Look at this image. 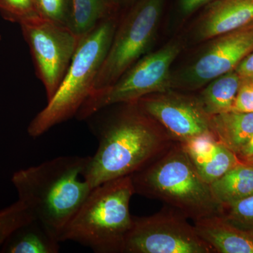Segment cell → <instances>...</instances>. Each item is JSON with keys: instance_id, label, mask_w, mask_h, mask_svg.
<instances>
[{"instance_id": "obj_1", "label": "cell", "mask_w": 253, "mask_h": 253, "mask_svg": "<svg viewBox=\"0 0 253 253\" xmlns=\"http://www.w3.org/2000/svg\"><path fill=\"white\" fill-rule=\"evenodd\" d=\"M123 105L94 130L99 145L84 172L92 189L138 172L175 142L136 103Z\"/></svg>"}, {"instance_id": "obj_2", "label": "cell", "mask_w": 253, "mask_h": 253, "mask_svg": "<svg viewBox=\"0 0 253 253\" xmlns=\"http://www.w3.org/2000/svg\"><path fill=\"white\" fill-rule=\"evenodd\" d=\"M89 158L59 156L18 170L11 178L18 199L59 241L92 189L84 177Z\"/></svg>"}, {"instance_id": "obj_3", "label": "cell", "mask_w": 253, "mask_h": 253, "mask_svg": "<svg viewBox=\"0 0 253 253\" xmlns=\"http://www.w3.org/2000/svg\"><path fill=\"white\" fill-rule=\"evenodd\" d=\"M131 177L135 194L162 201L188 219L220 214L221 206L211 184L200 175L180 143H173Z\"/></svg>"}, {"instance_id": "obj_4", "label": "cell", "mask_w": 253, "mask_h": 253, "mask_svg": "<svg viewBox=\"0 0 253 253\" xmlns=\"http://www.w3.org/2000/svg\"><path fill=\"white\" fill-rule=\"evenodd\" d=\"M135 194L130 176L93 188L61 236L96 253H123L133 224L129 211Z\"/></svg>"}, {"instance_id": "obj_5", "label": "cell", "mask_w": 253, "mask_h": 253, "mask_svg": "<svg viewBox=\"0 0 253 253\" xmlns=\"http://www.w3.org/2000/svg\"><path fill=\"white\" fill-rule=\"evenodd\" d=\"M118 21L117 14L112 15L81 38L57 90L30 123L28 133L31 137L42 135L53 126L77 115L92 93Z\"/></svg>"}, {"instance_id": "obj_6", "label": "cell", "mask_w": 253, "mask_h": 253, "mask_svg": "<svg viewBox=\"0 0 253 253\" xmlns=\"http://www.w3.org/2000/svg\"><path fill=\"white\" fill-rule=\"evenodd\" d=\"M184 43L181 38H175L145 54L111 86L91 94L78 111V119H87L113 105L136 103L148 95L171 89L173 63Z\"/></svg>"}, {"instance_id": "obj_7", "label": "cell", "mask_w": 253, "mask_h": 253, "mask_svg": "<svg viewBox=\"0 0 253 253\" xmlns=\"http://www.w3.org/2000/svg\"><path fill=\"white\" fill-rule=\"evenodd\" d=\"M165 2L166 0H136L119 19L91 94L111 86L146 54L157 33Z\"/></svg>"}, {"instance_id": "obj_8", "label": "cell", "mask_w": 253, "mask_h": 253, "mask_svg": "<svg viewBox=\"0 0 253 253\" xmlns=\"http://www.w3.org/2000/svg\"><path fill=\"white\" fill-rule=\"evenodd\" d=\"M187 220L168 206L149 217H133L123 253H215Z\"/></svg>"}, {"instance_id": "obj_9", "label": "cell", "mask_w": 253, "mask_h": 253, "mask_svg": "<svg viewBox=\"0 0 253 253\" xmlns=\"http://www.w3.org/2000/svg\"><path fill=\"white\" fill-rule=\"evenodd\" d=\"M199 54L171 75V89L195 91L234 71L253 51V23L206 41Z\"/></svg>"}, {"instance_id": "obj_10", "label": "cell", "mask_w": 253, "mask_h": 253, "mask_svg": "<svg viewBox=\"0 0 253 253\" xmlns=\"http://www.w3.org/2000/svg\"><path fill=\"white\" fill-rule=\"evenodd\" d=\"M19 24L49 101L59 88L81 39L67 26L39 16Z\"/></svg>"}, {"instance_id": "obj_11", "label": "cell", "mask_w": 253, "mask_h": 253, "mask_svg": "<svg viewBox=\"0 0 253 253\" xmlns=\"http://www.w3.org/2000/svg\"><path fill=\"white\" fill-rule=\"evenodd\" d=\"M136 104L175 142L182 144L202 135L216 136L212 116L205 111L197 96L169 89L144 96Z\"/></svg>"}, {"instance_id": "obj_12", "label": "cell", "mask_w": 253, "mask_h": 253, "mask_svg": "<svg viewBox=\"0 0 253 253\" xmlns=\"http://www.w3.org/2000/svg\"><path fill=\"white\" fill-rule=\"evenodd\" d=\"M253 23V0H214L195 21L189 38L196 44L205 42Z\"/></svg>"}, {"instance_id": "obj_13", "label": "cell", "mask_w": 253, "mask_h": 253, "mask_svg": "<svg viewBox=\"0 0 253 253\" xmlns=\"http://www.w3.org/2000/svg\"><path fill=\"white\" fill-rule=\"evenodd\" d=\"M181 144L200 175L210 184L241 162L235 153L213 135L198 136Z\"/></svg>"}, {"instance_id": "obj_14", "label": "cell", "mask_w": 253, "mask_h": 253, "mask_svg": "<svg viewBox=\"0 0 253 253\" xmlns=\"http://www.w3.org/2000/svg\"><path fill=\"white\" fill-rule=\"evenodd\" d=\"M194 226L215 253H253V229L236 225L221 214L195 221Z\"/></svg>"}, {"instance_id": "obj_15", "label": "cell", "mask_w": 253, "mask_h": 253, "mask_svg": "<svg viewBox=\"0 0 253 253\" xmlns=\"http://www.w3.org/2000/svg\"><path fill=\"white\" fill-rule=\"evenodd\" d=\"M60 241L39 221L35 220L15 231L1 249L7 253H57Z\"/></svg>"}, {"instance_id": "obj_16", "label": "cell", "mask_w": 253, "mask_h": 253, "mask_svg": "<svg viewBox=\"0 0 253 253\" xmlns=\"http://www.w3.org/2000/svg\"><path fill=\"white\" fill-rule=\"evenodd\" d=\"M212 122L217 139L236 155L253 136V113L228 111L212 116Z\"/></svg>"}, {"instance_id": "obj_17", "label": "cell", "mask_w": 253, "mask_h": 253, "mask_svg": "<svg viewBox=\"0 0 253 253\" xmlns=\"http://www.w3.org/2000/svg\"><path fill=\"white\" fill-rule=\"evenodd\" d=\"M241 83L242 78L234 70L210 82L197 97L211 116L231 111Z\"/></svg>"}, {"instance_id": "obj_18", "label": "cell", "mask_w": 253, "mask_h": 253, "mask_svg": "<svg viewBox=\"0 0 253 253\" xmlns=\"http://www.w3.org/2000/svg\"><path fill=\"white\" fill-rule=\"evenodd\" d=\"M211 186L221 206L251 196L253 195V166L241 161Z\"/></svg>"}, {"instance_id": "obj_19", "label": "cell", "mask_w": 253, "mask_h": 253, "mask_svg": "<svg viewBox=\"0 0 253 253\" xmlns=\"http://www.w3.org/2000/svg\"><path fill=\"white\" fill-rule=\"evenodd\" d=\"M116 14L107 0H69L67 26L81 39L105 18Z\"/></svg>"}, {"instance_id": "obj_20", "label": "cell", "mask_w": 253, "mask_h": 253, "mask_svg": "<svg viewBox=\"0 0 253 253\" xmlns=\"http://www.w3.org/2000/svg\"><path fill=\"white\" fill-rule=\"evenodd\" d=\"M35 219L29 208L19 199L0 211V250L15 231Z\"/></svg>"}, {"instance_id": "obj_21", "label": "cell", "mask_w": 253, "mask_h": 253, "mask_svg": "<svg viewBox=\"0 0 253 253\" xmlns=\"http://www.w3.org/2000/svg\"><path fill=\"white\" fill-rule=\"evenodd\" d=\"M220 214L236 225L253 229V195L223 205Z\"/></svg>"}, {"instance_id": "obj_22", "label": "cell", "mask_w": 253, "mask_h": 253, "mask_svg": "<svg viewBox=\"0 0 253 253\" xmlns=\"http://www.w3.org/2000/svg\"><path fill=\"white\" fill-rule=\"evenodd\" d=\"M33 2L40 17L67 26L69 0H33Z\"/></svg>"}, {"instance_id": "obj_23", "label": "cell", "mask_w": 253, "mask_h": 253, "mask_svg": "<svg viewBox=\"0 0 253 253\" xmlns=\"http://www.w3.org/2000/svg\"><path fill=\"white\" fill-rule=\"evenodd\" d=\"M0 11L5 18L18 23L38 16L33 0H0Z\"/></svg>"}, {"instance_id": "obj_24", "label": "cell", "mask_w": 253, "mask_h": 253, "mask_svg": "<svg viewBox=\"0 0 253 253\" xmlns=\"http://www.w3.org/2000/svg\"><path fill=\"white\" fill-rule=\"evenodd\" d=\"M231 111L253 113V84L249 78L242 79Z\"/></svg>"}, {"instance_id": "obj_25", "label": "cell", "mask_w": 253, "mask_h": 253, "mask_svg": "<svg viewBox=\"0 0 253 253\" xmlns=\"http://www.w3.org/2000/svg\"><path fill=\"white\" fill-rule=\"evenodd\" d=\"M213 1L214 0H179L178 11L180 16L186 18Z\"/></svg>"}, {"instance_id": "obj_26", "label": "cell", "mask_w": 253, "mask_h": 253, "mask_svg": "<svg viewBox=\"0 0 253 253\" xmlns=\"http://www.w3.org/2000/svg\"><path fill=\"white\" fill-rule=\"evenodd\" d=\"M235 71L242 79L253 77V51L241 61Z\"/></svg>"}, {"instance_id": "obj_27", "label": "cell", "mask_w": 253, "mask_h": 253, "mask_svg": "<svg viewBox=\"0 0 253 253\" xmlns=\"http://www.w3.org/2000/svg\"><path fill=\"white\" fill-rule=\"evenodd\" d=\"M239 158L250 157L253 156V136L250 139L237 155Z\"/></svg>"}, {"instance_id": "obj_28", "label": "cell", "mask_w": 253, "mask_h": 253, "mask_svg": "<svg viewBox=\"0 0 253 253\" xmlns=\"http://www.w3.org/2000/svg\"><path fill=\"white\" fill-rule=\"evenodd\" d=\"M107 1L109 4L112 6L113 9L118 11V7L121 5L130 2V1H135L136 0H107Z\"/></svg>"}, {"instance_id": "obj_29", "label": "cell", "mask_w": 253, "mask_h": 253, "mask_svg": "<svg viewBox=\"0 0 253 253\" xmlns=\"http://www.w3.org/2000/svg\"><path fill=\"white\" fill-rule=\"evenodd\" d=\"M240 159H241V161H242L243 162L247 163V164L251 165V166H253V156H250V157L240 158Z\"/></svg>"}, {"instance_id": "obj_30", "label": "cell", "mask_w": 253, "mask_h": 253, "mask_svg": "<svg viewBox=\"0 0 253 253\" xmlns=\"http://www.w3.org/2000/svg\"><path fill=\"white\" fill-rule=\"evenodd\" d=\"M249 79L251 80V83H252L253 84V77L249 78Z\"/></svg>"}, {"instance_id": "obj_31", "label": "cell", "mask_w": 253, "mask_h": 253, "mask_svg": "<svg viewBox=\"0 0 253 253\" xmlns=\"http://www.w3.org/2000/svg\"><path fill=\"white\" fill-rule=\"evenodd\" d=\"M0 40H1V36H0Z\"/></svg>"}]
</instances>
